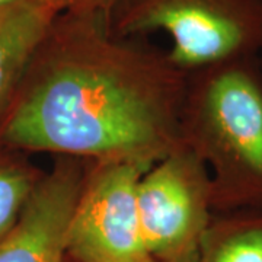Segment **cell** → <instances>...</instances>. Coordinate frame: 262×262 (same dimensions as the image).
<instances>
[{
  "instance_id": "6da1fadb",
  "label": "cell",
  "mask_w": 262,
  "mask_h": 262,
  "mask_svg": "<svg viewBox=\"0 0 262 262\" xmlns=\"http://www.w3.org/2000/svg\"><path fill=\"white\" fill-rule=\"evenodd\" d=\"M188 73L108 19L63 10L0 121V146L150 168L184 144Z\"/></svg>"
},
{
  "instance_id": "7a4b0ae2",
  "label": "cell",
  "mask_w": 262,
  "mask_h": 262,
  "mask_svg": "<svg viewBox=\"0 0 262 262\" xmlns=\"http://www.w3.org/2000/svg\"><path fill=\"white\" fill-rule=\"evenodd\" d=\"M182 141L208 170L214 213L262 211L259 57L188 73Z\"/></svg>"
},
{
  "instance_id": "3957f363",
  "label": "cell",
  "mask_w": 262,
  "mask_h": 262,
  "mask_svg": "<svg viewBox=\"0 0 262 262\" xmlns=\"http://www.w3.org/2000/svg\"><path fill=\"white\" fill-rule=\"evenodd\" d=\"M108 29L120 38L168 34L170 60L191 73L259 57L262 0H117Z\"/></svg>"
},
{
  "instance_id": "277c9868",
  "label": "cell",
  "mask_w": 262,
  "mask_h": 262,
  "mask_svg": "<svg viewBox=\"0 0 262 262\" xmlns=\"http://www.w3.org/2000/svg\"><path fill=\"white\" fill-rule=\"evenodd\" d=\"M137 204L146 252L155 262H196L214 210L203 160L182 144L139 181Z\"/></svg>"
},
{
  "instance_id": "5b68a950",
  "label": "cell",
  "mask_w": 262,
  "mask_h": 262,
  "mask_svg": "<svg viewBox=\"0 0 262 262\" xmlns=\"http://www.w3.org/2000/svg\"><path fill=\"white\" fill-rule=\"evenodd\" d=\"M147 166L89 162L66 236L73 262H146L137 187Z\"/></svg>"
},
{
  "instance_id": "8992f818",
  "label": "cell",
  "mask_w": 262,
  "mask_h": 262,
  "mask_svg": "<svg viewBox=\"0 0 262 262\" xmlns=\"http://www.w3.org/2000/svg\"><path fill=\"white\" fill-rule=\"evenodd\" d=\"M91 160L56 156L0 241V262H64L66 236Z\"/></svg>"
},
{
  "instance_id": "52a82bcc",
  "label": "cell",
  "mask_w": 262,
  "mask_h": 262,
  "mask_svg": "<svg viewBox=\"0 0 262 262\" xmlns=\"http://www.w3.org/2000/svg\"><path fill=\"white\" fill-rule=\"evenodd\" d=\"M67 0H13L0 12V121Z\"/></svg>"
},
{
  "instance_id": "ba28073f",
  "label": "cell",
  "mask_w": 262,
  "mask_h": 262,
  "mask_svg": "<svg viewBox=\"0 0 262 262\" xmlns=\"http://www.w3.org/2000/svg\"><path fill=\"white\" fill-rule=\"evenodd\" d=\"M196 262H262V211L214 213Z\"/></svg>"
},
{
  "instance_id": "9c48e42d",
  "label": "cell",
  "mask_w": 262,
  "mask_h": 262,
  "mask_svg": "<svg viewBox=\"0 0 262 262\" xmlns=\"http://www.w3.org/2000/svg\"><path fill=\"white\" fill-rule=\"evenodd\" d=\"M3 149L5 151H0V241L16 225L44 173L16 155H12L13 150Z\"/></svg>"
},
{
  "instance_id": "30bf717a",
  "label": "cell",
  "mask_w": 262,
  "mask_h": 262,
  "mask_svg": "<svg viewBox=\"0 0 262 262\" xmlns=\"http://www.w3.org/2000/svg\"><path fill=\"white\" fill-rule=\"evenodd\" d=\"M117 0H67V10L80 12V13H96L108 19Z\"/></svg>"
},
{
  "instance_id": "8fae6325",
  "label": "cell",
  "mask_w": 262,
  "mask_h": 262,
  "mask_svg": "<svg viewBox=\"0 0 262 262\" xmlns=\"http://www.w3.org/2000/svg\"><path fill=\"white\" fill-rule=\"evenodd\" d=\"M10 2H13V0H0V6H3V5H8Z\"/></svg>"
},
{
  "instance_id": "7c38bea8",
  "label": "cell",
  "mask_w": 262,
  "mask_h": 262,
  "mask_svg": "<svg viewBox=\"0 0 262 262\" xmlns=\"http://www.w3.org/2000/svg\"><path fill=\"white\" fill-rule=\"evenodd\" d=\"M259 61H261V66H262V51H261V54H259Z\"/></svg>"
},
{
  "instance_id": "4fadbf2b",
  "label": "cell",
  "mask_w": 262,
  "mask_h": 262,
  "mask_svg": "<svg viewBox=\"0 0 262 262\" xmlns=\"http://www.w3.org/2000/svg\"><path fill=\"white\" fill-rule=\"evenodd\" d=\"M64 262H73V261H70V259H69V258L66 256V261H64Z\"/></svg>"
},
{
  "instance_id": "5bb4252c",
  "label": "cell",
  "mask_w": 262,
  "mask_h": 262,
  "mask_svg": "<svg viewBox=\"0 0 262 262\" xmlns=\"http://www.w3.org/2000/svg\"><path fill=\"white\" fill-rule=\"evenodd\" d=\"M146 262H155V261H151V259H147V261H146Z\"/></svg>"
},
{
  "instance_id": "9a60e30c",
  "label": "cell",
  "mask_w": 262,
  "mask_h": 262,
  "mask_svg": "<svg viewBox=\"0 0 262 262\" xmlns=\"http://www.w3.org/2000/svg\"><path fill=\"white\" fill-rule=\"evenodd\" d=\"M3 6H5V5H3ZM3 6H0V12H2V8H3Z\"/></svg>"
}]
</instances>
